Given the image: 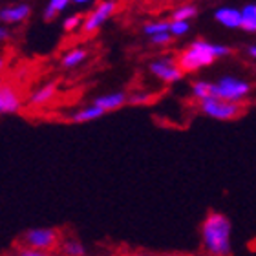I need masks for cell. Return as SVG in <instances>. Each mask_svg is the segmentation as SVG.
Here are the masks:
<instances>
[{
	"label": "cell",
	"instance_id": "cell-1",
	"mask_svg": "<svg viewBox=\"0 0 256 256\" xmlns=\"http://www.w3.org/2000/svg\"><path fill=\"white\" fill-rule=\"evenodd\" d=\"M230 220L224 212L210 210L202 224V246L207 256H230Z\"/></svg>",
	"mask_w": 256,
	"mask_h": 256
},
{
	"label": "cell",
	"instance_id": "cell-2",
	"mask_svg": "<svg viewBox=\"0 0 256 256\" xmlns=\"http://www.w3.org/2000/svg\"><path fill=\"white\" fill-rule=\"evenodd\" d=\"M227 54H229V48L200 38V40L188 44L182 54H178L176 60L183 74H192V72H198V70L212 64L218 57H224Z\"/></svg>",
	"mask_w": 256,
	"mask_h": 256
},
{
	"label": "cell",
	"instance_id": "cell-3",
	"mask_svg": "<svg viewBox=\"0 0 256 256\" xmlns=\"http://www.w3.org/2000/svg\"><path fill=\"white\" fill-rule=\"evenodd\" d=\"M60 244H62V238L57 229H30L22 234V247L35 249V251H55L60 247Z\"/></svg>",
	"mask_w": 256,
	"mask_h": 256
},
{
	"label": "cell",
	"instance_id": "cell-4",
	"mask_svg": "<svg viewBox=\"0 0 256 256\" xmlns=\"http://www.w3.org/2000/svg\"><path fill=\"white\" fill-rule=\"evenodd\" d=\"M251 84L236 77H222L218 82H214V97L224 101L242 104V101L249 96Z\"/></svg>",
	"mask_w": 256,
	"mask_h": 256
},
{
	"label": "cell",
	"instance_id": "cell-5",
	"mask_svg": "<svg viewBox=\"0 0 256 256\" xmlns=\"http://www.w3.org/2000/svg\"><path fill=\"white\" fill-rule=\"evenodd\" d=\"M200 110L212 119L230 121V119L240 118L244 114V104H236V102L224 101V99H218V97H210L207 101L200 102Z\"/></svg>",
	"mask_w": 256,
	"mask_h": 256
},
{
	"label": "cell",
	"instance_id": "cell-6",
	"mask_svg": "<svg viewBox=\"0 0 256 256\" xmlns=\"http://www.w3.org/2000/svg\"><path fill=\"white\" fill-rule=\"evenodd\" d=\"M116 8H118L116 2H101L96 10L90 11V13L84 16V22H82V33H84V35H94V33H96L97 30H99V28L114 15V13H116Z\"/></svg>",
	"mask_w": 256,
	"mask_h": 256
},
{
	"label": "cell",
	"instance_id": "cell-7",
	"mask_svg": "<svg viewBox=\"0 0 256 256\" xmlns=\"http://www.w3.org/2000/svg\"><path fill=\"white\" fill-rule=\"evenodd\" d=\"M150 72L163 82H176L183 77V72L178 66L176 57H161V59L152 60Z\"/></svg>",
	"mask_w": 256,
	"mask_h": 256
},
{
	"label": "cell",
	"instance_id": "cell-8",
	"mask_svg": "<svg viewBox=\"0 0 256 256\" xmlns=\"http://www.w3.org/2000/svg\"><path fill=\"white\" fill-rule=\"evenodd\" d=\"M22 108L20 94L13 84H0V116L16 114Z\"/></svg>",
	"mask_w": 256,
	"mask_h": 256
},
{
	"label": "cell",
	"instance_id": "cell-9",
	"mask_svg": "<svg viewBox=\"0 0 256 256\" xmlns=\"http://www.w3.org/2000/svg\"><path fill=\"white\" fill-rule=\"evenodd\" d=\"M32 13V8L28 4H18V6H11V8H4L0 10V20L8 22V24H16V22L26 20Z\"/></svg>",
	"mask_w": 256,
	"mask_h": 256
},
{
	"label": "cell",
	"instance_id": "cell-10",
	"mask_svg": "<svg viewBox=\"0 0 256 256\" xmlns=\"http://www.w3.org/2000/svg\"><path fill=\"white\" fill-rule=\"evenodd\" d=\"M128 102V96L124 92H116V94H108V96H102V97H97L96 99V106H99L101 110L104 112H114V110H118Z\"/></svg>",
	"mask_w": 256,
	"mask_h": 256
},
{
	"label": "cell",
	"instance_id": "cell-11",
	"mask_svg": "<svg viewBox=\"0 0 256 256\" xmlns=\"http://www.w3.org/2000/svg\"><path fill=\"white\" fill-rule=\"evenodd\" d=\"M214 18L225 28H242V11L234 8H220L214 13Z\"/></svg>",
	"mask_w": 256,
	"mask_h": 256
},
{
	"label": "cell",
	"instance_id": "cell-12",
	"mask_svg": "<svg viewBox=\"0 0 256 256\" xmlns=\"http://www.w3.org/2000/svg\"><path fill=\"white\" fill-rule=\"evenodd\" d=\"M55 94H57V84L55 82H48V84L40 86L37 92H33L30 102H32L33 106H42V104H46L48 101L54 99Z\"/></svg>",
	"mask_w": 256,
	"mask_h": 256
},
{
	"label": "cell",
	"instance_id": "cell-13",
	"mask_svg": "<svg viewBox=\"0 0 256 256\" xmlns=\"http://www.w3.org/2000/svg\"><path fill=\"white\" fill-rule=\"evenodd\" d=\"M104 110H101L99 106H96V104H92V106H86V108H80L79 112L72 114V121L74 123H88V121H94V119L101 118V116H104Z\"/></svg>",
	"mask_w": 256,
	"mask_h": 256
},
{
	"label": "cell",
	"instance_id": "cell-14",
	"mask_svg": "<svg viewBox=\"0 0 256 256\" xmlns=\"http://www.w3.org/2000/svg\"><path fill=\"white\" fill-rule=\"evenodd\" d=\"M192 96L196 97L200 102L214 97V82H207V80L192 82Z\"/></svg>",
	"mask_w": 256,
	"mask_h": 256
},
{
	"label": "cell",
	"instance_id": "cell-15",
	"mask_svg": "<svg viewBox=\"0 0 256 256\" xmlns=\"http://www.w3.org/2000/svg\"><path fill=\"white\" fill-rule=\"evenodd\" d=\"M59 249L64 256H84L86 254L84 246H82L77 238H64Z\"/></svg>",
	"mask_w": 256,
	"mask_h": 256
},
{
	"label": "cell",
	"instance_id": "cell-16",
	"mask_svg": "<svg viewBox=\"0 0 256 256\" xmlns=\"http://www.w3.org/2000/svg\"><path fill=\"white\" fill-rule=\"evenodd\" d=\"M242 30L246 32H256V6L247 4L242 10Z\"/></svg>",
	"mask_w": 256,
	"mask_h": 256
},
{
	"label": "cell",
	"instance_id": "cell-17",
	"mask_svg": "<svg viewBox=\"0 0 256 256\" xmlns=\"http://www.w3.org/2000/svg\"><path fill=\"white\" fill-rule=\"evenodd\" d=\"M86 50L82 48H74V50H70L68 54L62 57V66L64 68H74V66H79L82 60L86 59Z\"/></svg>",
	"mask_w": 256,
	"mask_h": 256
},
{
	"label": "cell",
	"instance_id": "cell-18",
	"mask_svg": "<svg viewBox=\"0 0 256 256\" xmlns=\"http://www.w3.org/2000/svg\"><path fill=\"white\" fill-rule=\"evenodd\" d=\"M198 15V10L192 4H183L180 8L172 11V18L170 20H180V22H188L190 18Z\"/></svg>",
	"mask_w": 256,
	"mask_h": 256
},
{
	"label": "cell",
	"instance_id": "cell-19",
	"mask_svg": "<svg viewBox=\"0 0 256 256\" xmlns=\"http://www.w3.org/2000/svg\"><path fill=\"white\" fill-rule=\"evenodd\" d=\"M68 4H70L68 0H52V2L46 6V10H44V20L52 22L55 16L59 15L60 11L68 8Z\"/></svg>",
	"mask_w": 256,
	"mask_h": 256
},
{
	"label": "cell",
	"instance_id": "cell-20",
	"mask_svg": "<svg viewBox=\"0 0 256 256\" xmlns=\"http://www.w3.org/2000/svg\"><path fill=\"white\" fill-rule=\"evenodd\" d=\"M168 28H170V22L156 20V22H148V24H144L143 32L152 38V37H156V35H161V33H168Z\"/></svg>",
	"mask_w": 256,
	"mask_h": 256
},
{
	"label": "cell",
	"instance_id": "cell-21",
	"mask_svg": "<svg viewBox=\"0 0 256 256\" xmlns=\"http://www.w3.org/2000/svg\"><path fill=\"white\" fill-rule=\"evenodd\" d=\"M188 22H180V20H170V28H168V33L172 37H183L185 33L188 32Z\"/></svg>",
	"mask_w": 256,
	"mask_h": 256
},
{
	"label": "cell",
	"instance_id": "cell-22",
	"mask_svg": "<svg viewBox=\"0 0 256 256\" xmlns=\"http://www.w3.org/2000/svg\"><path fill=\"white\" fill-rule=\"evenodd\" d=\"M82 22H84V16L79 15V13H75V15L68 16V18L64 20V24H62L64 32H74V30H77V28H79Z\"/></svg>",
	"mask_w": 256,
	"mask_h": 256
},
{
	"label": "cell",
	"instance_id": "cell-23",
	"mask_svg": "<svg viewBox=\"0 0 256 256\" xmlns=\"http://www.w3.org/2000/svg\"><path fill=\"white\" fill-rule=\"evenodd\" d=\"M150 101H152V96L146 92H138V94H132L128 97V102H132V104H146Z\"/></svg>",
	"mask_w": 256,
	"mask_h": 256
},
{
	"label": "cell",
	"instance_id": "cell-24",
	"mask_svg": "<svg viewBox=\"0 0 256 256\" xmlns=\"http://www.w3.org/2000/svg\"><path fill=\"white\" fill-rule=\"evenodd\" d=\"M170 40H172L170 33H161V35H156V37H152V42H154L156 46H166Z\"/></svg>",
	"mask_w": 256,
	"mask_h": 256
},
{
	"label": "cell",
	"instance_id": "cell-25",
	"mask_svg": "<svg viewBox=\"0 0 256 256\" xmlns=\"http://www.w3.org/2000/svg\"><path fill=\"white\" fill-rule=\"evenodd\" d=\"M18 256H52V254L42 251H35V249H28V247H18Z\"/></svg>",
	"mask_w": 256,
	"mask_h": 256
},
{
	"label": "cell",
	"instance_id": "cell-26",
	"mask_svg": "<svg viewBox=\"0 0 256 256\" xmlns=\"http://www.w3.org/2000/svg\"><path fill=\"white\" fill-rule=\"evenodd\" d=\"M161 256H194L190 252H166V254H161Z\"/></svg>",
	"mask_w": 256,
	"mask_h": 256
},
{
	"label": "cell",
	"instance_id": "cell-27",
	"mask_svg": "<svg viewBox=\"0 0 256 256\" xmlns=\"http://www.w3.org/2000/svg\"><path fill=\"white\" fill-rule=\"evenodd\" d=\"M8 35H10V33H8V30L0 26V40H4V38H8Z\"/></svg>",
	"mask_w": 256,
	"mask_h": 256
},
{
	"label": "cell",
	"instance_id": "cell-28",
	"mask_svg": "<svg viewBox=\"0 0 256 256\" xmlns=\"http://www.w3.org/2000/svg\"><path fill=\"white\" fill-rule=\"evenodd\" d=\"M124 256H154V254H150V252H141V251H138V252H128V254H124Z\"/></svg>",
	"mask_w": 256,
	"mask_h": 256
},
{
	"label": "cell",
	"instance_id": "cell-29",
	"mask_svg": "<svg viewBox=\"0 0 256 256\" xmlns=\"http://www.w3.org/2000/svg\"><path fill=\"white\" fill-rule=\"evenodd\" d=\"M249 55H251L252 59H256V46H251V48H249Z\"/></svg>",
	"mask_w": 256,
	"mask_h": 256
},
{
	"label": "cell",
	"instance_id": "cell-30",
	"mask_svg": "<svg viewBox=\"0 0 256 256\" xmlns=\"http://www.w3.org/2000/svg\"><path fill=\"white\" fill-rule=\"evenodd\" d=\"M2 66H4V62H2V59H0V70H2Z\"/></svg>",
	"mask_w": 256,
	"mask_h": 256
},
{
	"label": "cell",
	"instance_id": "cell-31",
	"mask_svg": "<svg viewBox=\"0 0 256 256\" xmlns=\"http://www.w3.org/2000/svg\"><path fill=\"white\" fill-rule=\"evenodd\" d=\"M254 6H256V4H254Z\"/></svg>",
	"mask_w": 256,
	"mask_h": 256
}]
</instances>
